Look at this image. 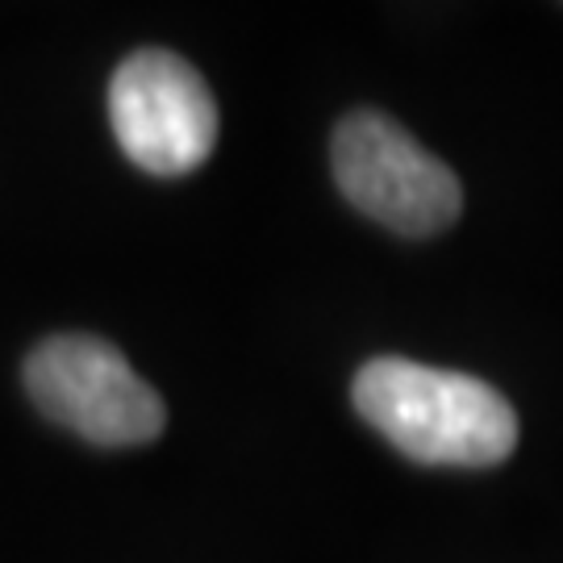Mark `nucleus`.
<instances>
[{
	"instance_id": "1",
	"label": "nucleus",
	"mask_w": 563,
	"mask_h": 563,
	"mask_svg": "<svg viewBox=\"0 0 563 563\" xmlns=\"http://www.w3.org/2000/svg\"><path fill=\"white\" fill-rule=\"evenodd\" d=\"M363 422L430 467H493L518 446V413L493 384L384 355L351 384Z\"/></svg>"
},
{
	"instance_id": "2",
	"label": "nucleus",
	"mask_w": 563,
	"mask_h": 563,
	"mask_svg": "<svg viewBox=\"0 0 563 563\" xmlns=\"http://www.w3.org/2000/svg\"><path fill=\"white\" fill-rule=\"evenodd\" d=\"M330 151L342 197L393 234L430 239L460 218L463 188L455 172L388 113L360 109L342 118Z\"/></svg>"
},
{
	"instance_id": "3",
	"label": "nucleus",
	"mask_w": 563,
	"mask_h": 563,
	"mask_svg": "<svg viewBox=\"0 0 563 563\" xmlns=\"http://www.w3.org/2000/svg\"><path fill=\"white\" fill-rule=\"evenodd\" d=\"M25 393L55 426L97 446H142L167 426L159 393L113 342L55 334L25 360Z\"/></svg>"
},
{
	"instance_id": "4",
	"label": "nucleus",
	"mask_w": 563,
	"mask_h": 563,
	"mask_svg": "<svg viewBox=\"0 0 563 563\" xmlns=\"http://www.w3.org/2000/svg\"><path fill=\"white\" fill-rule=\"evenodd\" d=\"M109 121L125 159L151 176H188L218 146V101L205 76L176 51L146 46L113 71Z\"/></svg>"
}]
</instances>
